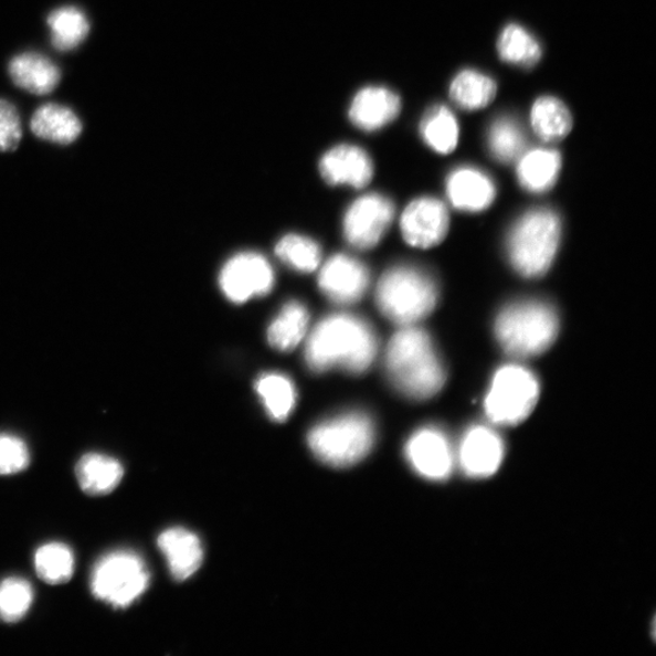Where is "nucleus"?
Returning a JSON list of instances; mask_svg holds the SVG:
<instances>
[{"label": "nucleus", "mask_w": 656, "mask_h": 656, "mask_svg": "<svg viewBox=\"0 0 656 656\" xmlns=\"http://www.w3.org/2000/svg\"><path fill=\"white\" fill-rule=\"evenodd\" d=\"M401 233L413 247L430 248L441 243L448 230V213L440 200L413 201L400 221Z\"/></svg>", "instance_id": "obj_12"}, {"label": "nucleus", "mask_w": 656, "mask_h": 656, "mask_svg": "<svg viewBox=\"0 0 656 656\" xmlns=\"http://www.w3.org/2000/svg\"><path fill=\"white\" fill-rule=\"evenodd\" d=\"M421 136L436 152L449 154L456 149L459 138L457 119L446 106L436 105L422 118Z\"/></svg>", "instance_id": "obj_27"}, {"label": "nucleus", "mask_w": 656, "mask_h": 656, "mask_svg": "<svg viewBox=\"0 0 656 656\" xmlns=\"http://www.w3.org/2000/svg\"><path fill=\"white\" fill-rule=\"evenodd\" d=\"M219 283L224 295L234 303L269 294L274 286V272L257 253H241L223 267Z\"/></svg>", "instance_id": "obj_10"}, {"label": "nucleus", "mask_w": 656, "mask_h": 656, "mask_svg": "<svg viewBox=\"0 0 656 656\" xmlns=\"http://www.w3.org/2000/svg\"><path fill=\"white\" fill-rule=\"evenodd\" d=\"M448 200L462 211L478 212L488 209L495 199L493 180L472 167H462L447 178Z\"/></svg>", "instance_id": "obj_17"}, {"label": "nucleus", "mask_w": 656, "mask_h": 656, "mask_svg": "<svg viewBox=\"0 0 656 656\" xmlns=\"http://www.w3.org/2000/svg\"><path fill=\"white\" fill-rule=\"evenodd\" d=\"M30 127L36 138L59 145L76 141L83 130L81 119L71 108L54 103L36 108Z\"/></svg>", "instance_id": "obj_20"}, {"label": "nucleus", "mask_w": 656, "mask_h": 656, "mask_svg": "<svg viewBox=\"0 0 656 656\" xmlns=\"http://www.w3.org/2000/svg\"><path fill=\"white\" fill-rule=\"evenodd\" d=\"M498 55L505 63L530 68L542 56L541 45L525 28L508 24L497 43Z\"/></svg>", "instance_id": "obj_29"}, {"label": "nucleus", "mask_w": 656, "mask_h": 656, "mask_svg": "<svg viewBox=\"0 0 656 656\" xmlns=\"http://www.w3.org/2000/svg\"><path fill=\"white\" fill-rule=\"evenodd\" d=\"M377 355L371 326L351 315H332L311 332L306 360L315 372L339 368L351 373L367 371Z\"/></svg>", "instance_id": "obj_1"}, {"label": "nucleus", "mask_w": 656, "mask_h": 656, "mask_svg": "<svg viewBox=\"0 0 656 656\" xmlns=\"http://www.w3.org/2000/svg\"><path fill=\"white\" fill-rule=\"evenodd\" d=\"M124 476L125 469L120 462L102 454L84 455L76 466L81 489L91 496L112 494Z\"/></svg>", "instance_id": "obj_21"}, {"label": "nucleus", "mask_w": 656, "mask_h": 656, "mask_svg": "<svg viewBox=\"0 0 656 656\" xmlns=\"http://www.w3.org/2000/svg\"><path fill=\"white\" fill-rule=\"evenodd\" d=\"M309 314L297 300L286 304L267 330V340L279 351L295 349L307 334Z\"/></svg>", "instance_id": "obj_26"}, {"label": "nucleus", "mask_w": 656, "mask_h": 656, "mask_svg": "<svg viewBox=\"0 0 656 656\" xmlns=\"http://www.w3.org/2000/svg\"><path fill=\"white\" fill-rule=\"evenodd\" d=\"M497 94V84L478 71L465 70L449 85V97L461 108L476 112L491 104Z\"/></svg>", "instance_id": "obj_25"}, {"label": "nucleus", "mask_w": 656, "mask_h": 656, "mask_svg": "<svg viewBox=\"0 0 656 656\" xmlns=\"http://www.w3.org/2000/svg\"><path fill=\"white\" fill-rule=\"evenodd\" d=\"M370 283L367 266L346 254L328 260L319 276L322 294L337 304H352L361 299Z\"/></svg>", "instance_id": "obj_14"}, {"label": "nucleus", "mask_w": 656, "mask_h": 656, "mask_svg": "<svg viewBox=\"0 0 656 656\" xmlns=\"http://www.w3.org/2000/svg\"><path fill=\"white\" fill-rule=\"evenodd\" d=\"M322 178L331 186L364 188L373 176V163L367 151L355 145H338L320 161Z\"/></svg>", "instance_id": "obj_15"}, {"label": "nucleus", "mask_w": 656, "mask_h": 656, "mask_svg": "<svg viewBox=\"0 0 656 656\" xmlns=\"http://www.w3.org/2000/svg\"><path fill=\"white\" fill-rule=\"evenodd\" d=\"M276 254L279 260L300 273L318 269L321 261L318 243L299 235H287L279 240Z\"/></svg>", "instance_id": "obj_32"}, {"label": "nucleus", "mask_w": 656, "mask_h": 656, "mask_svg": "<svg viewBox=\"0 0 656 656\" xmlns=\"http://www.w3.org/2000/svg\"><path fill=\"white\" fill-rule=\"evenodd\" d=\"M554 310L540 301L514 304L498 315L495 331L510 356L527 358L549 349L558 335Z\"/></svg>", "instance_id": "obj_3"}, {"label": "nucleus", "mask_w": 656, "mask_h": 656, "mask_svg": "<svg viewBox=\"0 0 656 656\" xmlns=\"http://www.w3.org/2000/svg\"><path fill=\"white\" fill-rule=\"evenodd\" d=\"M157 543L166 557L170 574L177 581L191 578L200 569L203 549L193 532L182 528L168 529L160 535Z\"/></svg>", "instance_id": "obj_18"}, {"label": "nucleus", "mask_w": 656, "mask_h": 656, "mask_svg": "<svg viewBox=\"0 0 656 656\" xmlns=\"http://www.w3.org/2000/svg\"><path fill=\"white\" fill-rule=\"evenodd\" d=\"M437 292L433 279L409 266L387 272L377 287V306L389 320L411 326L430 315Z\"/></svg>", "instance_id": "obj_6"}, {"label": "nucleus", "mask_w": 656, "mask_h": 656, "mask_svg": "<svg viewBox=\"0 0 656 656\" xmlns=\"http://www.w3.org/2000/svg\"><path fill=\"white\" fill-rule=\"evenodd\" d=\"M400 97L384 87H367L357 93L349 107V119L362 130H379L399 116Z\"/></svg>", "instance_id": "obj_16"}, {"label": "nucleus", "mask_w": 656, "mask_h": 656, "mask_svg": "<svg viewBox=\"0 0 656 656\" xmlns=\"http://www.w3.org/2000/svg\"><path fill=\"white\" fill-rule=\"evenodd\" d=\"M30 452L27 443L19 436L0 434V476H10L27 469Z\"/></svg>", "instance_id": "obj_34"}, {"label": "nucleus", "mask_w": 656, "mask_h": 656, "mask_svg": "<svg viewBox=\"0 0 656 656\" xmlns=\"http://www.w3.org/2000/svg\"><path fill=\"white\" fill-rule=\"evenodd\" d=\"M150 585V573L142 558L131 551H115L96 562L91 590L96 600L116 610H126Z\"/></svg>", "instance_id": "obj_7"}, {"label": "nucleus", "mask_w": 656, "mask_h": 656, "mask_svg": "<svg viewBox=\"0 0 656 656\" xmlns=\"http://www.w3.org/2000/svg\"><path fill=\"white\" fill-rule=\"evenodd\" d=\"M387 370L399 391L411 399L424 400L442 391L443 363L432 340L420 328L405 326L387 349Z\"/></svg>", "instance_id": "obj_2"}, {"label": "nucleus", "mask_w": 656, "mask_h": 656, "mask_svg": "<svg viewBox=\"0 0 656 656\" xmlns=\"http://www.w3.org/2000/svg\"><path fill=\"white\" fill-rule=\"evenodd\" d=\"M405 455L412 468L431 480L448 478L456 462L446 435L432 427L422 428L410 437Z\"/></svg>", "instance_id": "obj_11"}, {"label": "nucleus", "mask_w": 656, "mask_h": 656, "mask_svg": "<svg viewBox=\"0 0 656 656\" xmlns=\"http://www.w3.org/2000/svg\"><path fill=\"white\" fill-rule=\"evenodd\" d=\"M561 239L558 216L537 210L521 216L510 231L508 255L515 269L527 277H538L550 269Z\"/></svg>", "instance_id": "obj_5"}, {"label": "nucleus", "mask_w": 656, "mask_h": 656, "mask_svg": "<svg viewBox=\"0 0 656 656\" xmlns=\"http://www.w3.org/2000/svg\"><path fill=\"white\" fill-rule=\"evenodd\" d=\"M540 387L529 370L508 364L498 370L485 398V412L497 424H517L525 421L538 404Z\"/></svg>", "instance_id": "obj_8"}, {"label": "nucleus", "mask_w": 656, "mask_h": 656, "mask_svg": "<svg viewBox=\"0 0 656 656\" xmlns=\"http://www.w3.org/2000/svg\"><path fill=\"white\" fill-rule=\"evenodd\" d=\"M504 456L500 435L489 427L476 425L462 437L456 457L467 476L488 478L500 468Z\"/></svg>", "instance_id": "obj_13"}, {"label": "nucleus", "mask_w": 656, "mask_h": 656, "mask_svg": "<svg viewBox=\"0 0 656 656\" xmlns=\"http://www.w3.org/2000/svg\"><path fill=\"white\" fill-rule=\"evenodd\" d=\"M374 443L371 419L360 412H351L316 425L308 444L313 454L325 465L346 468L367 457Z\"/></svg>", "instance_id": "obj_4"}, {"label": "nucleus", "mask_w": 656, "mask_h": 656, "mask_svg": "<svg viewBox=\"0 0 656 656\" xmlns=\"http://www.w3.org/2000/svg\"><path fill=\"white\" fill-rule=\"evenodd\" d=\"M34 567L36 575L49 585H63L75 571V556L64 543H46L35 552Z\"/></svg>", "instance_id": "obj_30"}, {"label": "nucleus", "mask_w": 656, "mask_h": 656, "mask_svg": "<svg viewBox=\"0 0 656 656\" xmlns=\"http://www.w3.org/2000/svg\"><path fill=\"white\" fill-rule=\"evenodd\" d=\"M531 126L543 141H559L573 128V117L563 102L553 96H542L532 105Z\"/></svg>", "instance_id": "obj_24"}, {"label": "nucleus", "mask_w": 656, "mask_h": 656, "mask_svg": "<svg viewBox=\"0 0 656 656\" xmlns=\"http://www.w3.org/2000/svg\"><path fill=\"white\" fill-rule=\"evenodd\" d=\"M21 138L22 127L17 107L0 99V151L17 150Z\"/></svg>", "instance_id": "obj_35"}, {"label": "nucleus", "mask_w": 656, "mask_h": 656, "mask_svg": "<svg viewBox=\"0 0 656 656\" xmlns=\"http://www.w3.org/2000/svg\"><path fill=\"white\" fill-rule=\"evenodd\" d=\"M562 158L556 150L535 149L519 157L517 173L522 188L531 192L550 190L561 172Z\"/></svg>", "instance_id": "obj_22"}, {"label": "nucleus", "mask_w": 656, "mask_h": 656, "mask_svg": "<svg viewBox=\"0 0 656 656\" xmlns=\"http://www.w3.org/2000/svg\"><path fill=\"white\" fill-rule=\"evenodd\" d=\"M8 72L18 88L35 95L52 93L61 80V71L54 61L34 52L12 57Z\"/></svg>", "instance_id": "obj_19"}, {"label": "nucleus", "mask_w": 656, "mask_h": 656, "mask_svg": "<svg viewBox=\"0 0 656 656\" xmlns=\"http://www.w3.org/2000/svg\"><path fill=\"white\" fill-rule=\"evenodd\" d=\"M31 583L19 578L6 579L0 583V620L14 624L27 616L33 603Z\"/></svg>", "instance_id": "obj_33"}, {"label": "nucleus", "mask_w": 656, "mask_h": 656, "mask_svg": "<svg viewBox=\"0 0 656 656\" xmlns=\"http://www.w3.org/2000/svg\"><path fill=\"white\" fill-rule=\"evenodd\" d=\"M46 22L52 31V44L60 53L75 51L91 32L87 15L75 6L61 7L52 11Z\"/></svg>", "instance_id": "obj_23"}, {"label": "nucleus", "mask_w": 656, "mask_h": 656, "mask_svg": "<svg viewBox=\"0 0 656 656\" xmlns=\"http://www.w3.org/2000/svg\"><path fill=\"white\" fill-rule=\"evenodd\" d=\"M488 141L493 156L504 163L518 160L525 154L527 144L525 131L510 117H500L494 121Z\"/></svg>", "instance_id": "obj_31"}, {"label": "nucleus", "mask_w": 656, "mask_h": 656, "mask_svg": "<svg viewBox=\"0 0 656 656\" xmlns=\"http://www.w3.org/2000/svg\"><path fill=\"white\" fill-rule=\"evenodd\" d=\"M394 207L379 193L367 194L352 203L345 216V236L352 247L372 248L393 221Z\"/></svg>", "instance_id": "obj_9"}, {"label": "nucleus", "mask_w": 656, "mask_h": 656, "mask_svg": "<svg viewBox=\"0 0 656 656\" xmlns=\"http://www.w3.org/2000/svg\"><path fill=\"white\" fill-rule=\"evenodd\" d=\"M255 389L274 421L284 422L288 419L297 400L296 388L288 377L279 373L263 374L255 383Z\"/></svg>", "instance_id": "obj_28"}]
</instances>
